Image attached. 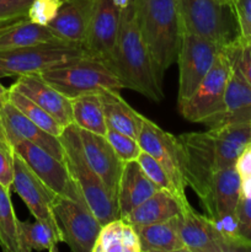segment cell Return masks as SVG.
Here are the masks:
<instances>
[{
  "label": "cell",
  "instance_id": "cell-1",
  "mask_svg": "<svg viewBox=\"0 0 251 252\" xmlns=\"http://www.w3.org/2000/svg\"><path fill=\"white\" fill-rule=\"evenodd\" d=\"M176 142L185 182L201 201L214 174L235 166L251 148V122L226 123L206 132L182 133Z\"/></svg>",
  "mask_w": 251,
  "mask_h": 252
},
{
  "label": "cell",
  "instance_id": "cell-2",
  "mask_svg": "<svg viewBox=\"0 0 251 252\" xmlns=\"http://www.w3.org/2000/svg\"><path fill=\"white\" fill-rule=\"evenodd\" d=\"M106 65L115 73L123 89L137 91L155 102L164 98L162 86L155 76L150 54L138 26L133 2L121 11L117 41Z\"/></svg>",
  "mask_w": 251,
  "mask_h": 252
},
{
  "label": "cell",
  "instance_id": "cell-3",
  "mask_svg": "<svg viewBox=\"0 0 251 252\" xmlns=\"http://www.w3.org/2000/svg\"><path fill=\"white\" fill-rule=\"evenodd\" d=\"M138 26L162 86L167 69L177 62L184 32L177 0H132Z\"/></svg>",
  "mask_w": 251,
  "mask_h": 252
},
{
  "label": "cell",
  "instance_id": "cell-4",
  "mask_svg": "<svg viewBox=\"0 0 251 252\" xmlns=\"http://www.w3.org/2000/svg\"><path fill=\"white\" fill-rule=\"evenodd\" d=\"M64 149V162L75 181L86 204L101 225L120 218L117 197L107 189L101 177L89 165L79 137L78 127L70 125L59 137Z\"/></svg>",
  "mask_w": 251,
  "mask_h": 252
},
{
  "label": "cell",
  "instance_id": "cell-5",
  "mask_svg": "<svg viewBox=\"0 0 251 252\" xmlns=\"http://www.w3.org/2000/svg\"><path fill=\"white\" fill-rule=\"evenodd\" d=\"M184 33L204 37L220 46L240 43L235 10L220 0H177Z\"/></svg>",
  "mask_w": 251,
  "mask_h": 252
},
{
  "label": "cell",
  "instance_id": "cell-6",
  "mask_svg": "<svg viewBox=\"0 0 251 252\" xmlns=\"http://www.w3.org/2000/svg\"><path fill=\"white\" fill-rule=\"evenodd\" d=\"M42 78L66 97L101 90L121 91L123 85L103 62L94 57H83L52 66L39 73Z\"/></svg>",
  "mask_w": 251,
  "mask_h": 252
},
{
  "label": "cell",
  "instance_id": "cell-7",
  "mask_svg": "<svg viewBox=\"0 0 251 252\" xmlns=\"http://www.w3.org/2000/svg\"><path fill=\"white\" fill-rule=\"evenodd\" d=\"M91 57L81 44L71 42L41 43L0 51V78L42 73L74 59Z\"/></svg>",
  "mask_w": 251,
  "mask_h": 252
},
{
  "label": "cell",
  "instance_id": "cell-8",
  "mask_svg": "<svg viewBox=\"0 0 251 252\" xmlns=\"http://www.w3.org/2000/svg\"><path fill=\"white\" fill-rule=\"evenodd\" d=\"M236 44L225 46L220 49L213 66L204 76L193 95L179 107L182 117L187 121L204 125L223 112L224 95Z\"/></svg>",
  "mask_w": 251,
  "mask_h": 252
},
{
  "label": "cell",
  "instance_id": "cell-9",
  "mask_svg": "<svg viewBox=\"0 0 251 252\" xmlns=\"http://www.w3.org/2000/svg\"><path fill=\"white\" fill-rule=\"evenodd\" d=\"M241 196L243 177L235 165L214 174L206 196L199 201L206 216L235 243V214Z\"/></svg>",
  "mask_w": 251,
  "mask_h": 252
},
{
  "label": "cell",
  "instance_id": "cell-10",
  "mask_svg": "<svg viewBox=\"0 0 251 252\" xmlns=\"http://www.w3.org/2000/svg\"><path fill=\"white\" fill-rule=\"evenodd\" d=\"M223 47L204 37L184 33L177 57L180 75L177 95L179 107L193 95L204 76L213 66Z\"/></svg>",
  "mask_w": 251,
  "mask_h": 252
},
{
  "label": "cell",
  "instance_id": "cell-11",
  "mask_svg": "<svg viewBox=\"0 0 251 252\" xmlns=\"http://www.w3.org/2000/svg\"><path fill=\"white\" fill-rule=\"evenodd\" d=\"M52 208L63 243L74 252H93L102 225L86 202L56 194Z\"/></svg>",
  "mask_w": 251,
  "mask_h": 252
},
{
  "label": "cell",
  "instance_id": "cell-12",
  "mask_svg": "<svg viewBox=\"0 0 251 252\" xmlns=\"http://www.w3.org/2000/svg\"><path fill=\"white\" fill-rule=\"evenodd\" d=\"M11 147L15 154L26 162L27 166L51 191L58 196L85 202L75 181L69 174L65 162L29 140H17L12 143Z\"/></svg>",
  "mask_w": 251,
  "mask_h": 252
},
{
  "label": "cell",
  "instance_id": "cell-13",
  "mask_svg": "<svg viewBox=\"0 0 251 252\" xmlns=\"http://www.w3.org/2000/svg\"><path fill=\"white\" fill-rule=\"evenodd\" d=\"M138 143L143 152L148 153L164 167L174 182L180 198L184 202H188L186 196L187 185L182 174L176 137L171 133L165 132L157 123L144 117L138 135Z\"/></svg>",
  "mask_w": 251,
  "mask_h": 252
},
{
  "label": "cell",
  "instance_id": "cell-14",
  "mask_svg": "<svg viewBox=\"0 0 251 252\" xmlns=\"http://www.w3.org/2000/svg\"><path fill=\"white\" fill-rule=\"evenodd\" d=\"M181 238L186 252L243 251L238 243L223 233L207 216L197 213L191 204L182 208Z\"/></svg>",
  "mask_w": 251,
  "mask_h": 252
},
{
  "label": "cell",
  "instance_id": "cell-15",
  "mask_svg": "<svg viewBox=\"0 0 251 252\" xmlns=\"http://www.w3.org/2000/svg\"><path fill=\"white\" fill-rule=\"evenodd\" d=\"M121 11L112 0H94L84 48L98 61L108 63L120 31Z\"/></svg>",
  "mask_w": 251,
  "mask_h": 252
},
{
  "label": "cell",
  "instance_id": "cell-16",
  "mask_svg": "<svg viewBox=\"0 0 251 252\" xmlns=\"http://www.w3.org/2000/svg\"><path fill=\"white\" fill-rule=\"evenodd\" d=\"M12 187L24 201L34 219L48 224L62 238L61 229L53 214V204L56 193L48 189L37 175L30 169L26 162L15 154V169ZM63 243V240H62Z\"/></svg>",
  "mask_w": 251,
  "mask_h": 252
},
{
  "label": "cell",
  "instance_id": "cell-17",
  "mask_svg": "<svg viewBox=\"0 0 251 252\" xmlns=\"http://www.w3.org/2000/svg\"><path fill=\"white\" fill-rule=\"evenodd\" d=\"M0 134L10 144L17 140H29L64 161V149L61 139L34 125L11 102L5 103L0 108Z\"/></svg>",
  "mask_w": 251,
  "mask_h": 252
},
{
  "label": "cell",
  "instance_id": "cell-18",
  "mask_svg": "<svg viewBox=\"0 0 251 252\" xmlns=\"http://www.w3.org/2000/svg\"><path fill=\"white\" fill-rule=\"evenodd\" d=\"M240 43L236 44L234 49L233 64L224 95L223 112L204 123L208 128L218 127L226 123L251 122V85L239 63Z\"/></svg>",
  "mask_w": 251,
  "mask_h": 252
},
{
  "label": "cell",
  "instance_id": "cell-19",
  "mask_svg": "<svg viewBox=\"0 0 251 252\" xmlns=\"http://www.w3.org/2000/svg\"><path fill=\"white\" fill-rule=\"evenodd\" d=\"M10 89L19 91L41 106L64 127L73 125L71 100L47 83L39 73L19 76Z\"/></svg>",
  "mask_w": 251,
  "mask_h": 252
},
{
  "label": "cell",
  "instance_id": "cell-20",
  "mask_svg": "<svg viewBox=\"0 0 251 252\" xmlns=\"http://www.w3.org/2000/svg\"><path fill=\"white\" fill-rule=\"evenodd\" d=\"M84 154L89 165L101 177L107 189L117 197L118 182L125 162L118 158L105 135L78 128Z\"/></svg>",
  "mask_w": 251,
  "mask_h": 252
},
{
  "label": "cell",
  "instance_id": "cell-21",
  "mask_svg": "<svg viewBox=\"0 0 251 252\" xmlns=\"http://www.w3.org/2000/svg\"><path fill=\"white\" fill-rule=\"evenodd\" d=\"M160 189L147 176L137 160L125 162L117 189V204L120 218H125L135 207Z\"/></svg>",
  "mask_w": 251,
  "mask_h": 252
},
{
  "label": "cell",
  "instance_id": "cell-22",
  "mask_svg": "<svg viewBox=\"0 0 251 252\" xmlns=\"http://www.w3.org/2000/svg\"><path fill=\"white\" fill-rule=\"evenodd\" d=\"M94 0H64L48 27L62 39L84 47Z\"/></svg>",
  "mask_w": 251,
  "mask_h": 252
},
{
  "label": "cell",
  "instance_id": "cell-23",
  "mask_svg": "<svg viewBox=\"0 0 251 252\" xmlns=\"http://www.w3.org/2000/svg\"><path fill=\"white\" fill-rule=\"evenodd\" d=\"M179 216L160 223L134 226L140 243V252H186L181 238Z\"/></svg>",
  "mask_w": 251,
  "mask_h": 252
},
{
  "label": "cell",
  "instance_id": "cell-24",
  "mask_svg": "<svg viewBox=\"0 0 251 252\" xmlns=\"http://www.w3.org/2000/svg\"><path fill=\"white\" fill-rule=\"evenodd\" d=\"M68 42L62 39L48 26L34 24L27 17L0 27V51L21 48L41 43Z\"/></svg>",
  "mask_w": 251,
  "mask_h": 252
},
{
  "label": "cell",
  "instance_id": "cell-25",
  "mask_svg": "<svg viewBox=\"0 0 251 252\" xmlns=\"http://www.w3.org/2000/svg\"><path fill=\"white\" fill-rule=\"evenodd\" d=\"M189 206V204H188ZM184 203L166 189H157L153 196L135 207L125 218L133 226L160 223L181 213Z\"/></svg>",
  "mask_w": 251,
  "mask_h": 252
},
{
  "label": "cell",
  "instance_id": "cell-26",
  "mask_svg": "<svg viewBox=\"0 0 251 252\" xmlns=\"http://www.w3.org/2000/svg\"><path fill=\"white\" fill-rule=\"evenodd\" d=\"M98 95L108 127L138 139L144 116L130 107L127 101L120 95V91L101 90Z\"/></svg>",
  "mask_w": 251,
  "mask_h": 252
},
{
  "label": "cell",
  "instance_id": "cell-27",
  "mask_svg": "<svg viewBox=\"0 0 251 252\" xmlns=\"http://www.w3.org/2000/svg\"><path fill=\"white\" fill-rule=\"evenodd\" d=\"M93 252H140L134 226L123 218H116L101 228Z\"/></svg>",
  "mask_w": 251,
  "mask_h": 252
},
{
  "label": "cell",
  "instance_id": "cell-28",
  "mask_svg": "<svg viewBox=\"0 0 251 252\" xmlns=\"http://www.w3.org/2000/svg\"><path fill=\"white\" fill-rule=\"evenodd\" d=\"M70 100L74 125L80 129L106 135L107 123L98 93L84 94Z\"/></svg>",
  "mask_w": 251,
  "mask_h": 252
},
{
  "label": "cell",
  "instance_id": "cell-29",
  "mask_svg": "<svg viewBox=\"0 0 251 252\" xmlns=\"http://www.w3.org/2000/svg\"><path fill=\"white\" fill-rule=\"evenodd\" d=\"M62 238L43 221H17V248L19 252L57 250Z\"/></svg>",
  "mask_w": 251,
  "mask_h": 252
},
{
  "label": "cell",
  "instance_id": "cell-30",
  "mask_svg": "<svg viewBox=\"0 0 251 252\" xmlns=\"http://www.w3.org/2000/svg\"><path fill=\"white\" fill-rule=\"evenodd\" d=\"M9 102H11L12 105L16 108H19L29 120H31L34 125L41 127L42 129L48 132L49 134L59 138L62 135V133H63L64 128H65L63 125H61L53 116L49 115V113L47 112L46 110H43L41 106L34 103L33 101L30 100L29 97L22 95L19 91L10 89Z\"/></svg>",
  "mask_w": 251,
  "mask_h": 252
},
{
  "label": "cell",
  "instance_id": "cell-31",
  "mask_svg": "<svg viewBox=\"0 0 251 252\" xmlns=\"http://www.w3.org/2000/svg\"><path fill=\"white\" fill-rule=\"evenodd\" d=\"M17 219L14 212L10 191L0 185V246L6 252H19L17 248Z\"/></svg>",
  "mask_w": 251,
  "mask_h": 252
},
{
  "label": "cell",
  "instance_id": "cell-32",
  "mask_svg": "<svg viewBox=\"0 0 251 252\" xmlns=\"http://www.w3.org/2000/svg\"><path fill=\"white\" fill-rule=\"evenodd\" d=\"M137 161L138 164L140 165V167L143 169V171L147 174V176L149 177V179L152 180V181L154 182L159 189H166V191L171 192V193L175 194V196H176L177 198L185 204V206H188L189 204L188 202H184L181 198H180L174 182L171 181V179H170V176L167 175V172L165 171L164 167H162L161 165L154 159V158L150 157L148 153L142 152L139 157H138Z\"/></svg>",
  "mask_w": 251,
  "mask_h": 252
},
{
  "label": "cell",
  "instance_id": "cell-33",
  "mask_svg": "<svg viewBox=\"0 0 251 252\" xmlns=\"http://www.w3.org/2000/svg\"><path fill=\"white\" fill-rule=\"evenodd\" d=\"M105 137L123 162L137 160L140 153L143 152L139 143H138V139L125 134V133L120 132L112 127L107 126V132H106Z\"/></svg>",
  "mask_w": 251,
  "mask_h": 252
},
{
  "label": "cell",
  "instance_id": "cell-34",
  "mask_svg": "<svg viewBox=\"0 0 251 252\" xmlns=\"http://www.w3.org/2000/svg\"><path fill=\"white\" fill-rule=\"evenodd\" d=\"M234 236L245 250H251V193H243L239 202Z\"/></svg>",
  "mask_w": 251,
  "mask_h": 252
},
{
  "label": "cell",
  "instance_id": "cell-35",
  "mask_svg": "<svg viewBox=\"0 0 251 252\" xmlns=\"http://www.w3.org/2000/svg\"><path fill=\"white\" fill-rule=\"evenodd\" d=\"M63 2L64 0H32L27 10V19L34 24L48 26L57 16Z\"/></svg>",
  "mask_w": 251,
  "mask_h": 252
},
{
  "label": "cell",
  "instance_id": "cell-36",
  "mask_svg": "<svg viewBox=\"0 0 251 252\" xmlns=\"http://www.w3.org/2000/svg\"><path fill=\"white\" fill-rule=\"evenodd\" d=\"M15 169V152L11 144L0 134V185L9 189L12 187Z\"/></svg>",
  "mask_w": 251,
  "mask_h": 252
},
{
  "label": "cell",
  "instance_id": "cell-37",
  "mask_svg": "<svg viewBox=\"0 0 251 252\" xmlns=\"http://www.w3.org/2000/svg\"><path fill=\"white\" fill-rule=\"evenodd\" d=\"M32 0H0V27L27 17Z\"/></svg>",
  "mask_w": 251,
  "mask_h": 252
},
{
  "label": "cell",
  "instance_id": "cell-38",
  "mask_svg": "<svg viewBox=\"0 0 251 252\" xmlns=\"http://www.w3.org/2000/svg\"><path fill=\"white\" fill-rule=\"evenodd\" d=\"M241 42H251V0H234Z\"/></svg>",
  "mask_w": 251,
  "mask_h": 252
},
{
  "label": "cell",
  "instance_id": "cell-39",
  "mask_svg": "<svg viewBox=\"0 0 251 252\" xmlns=\"http://www.w3.org/2000/svg\"><path fill=\"white\" fill-rule=\"evenodd\" d=\"M239 63L251 85V42H241L239 46Z\"/></svg>",
  "mask_w": 251,
  "mask_h": 252
},
{
  "label": "cell",
  "instance_id": "cell-40",
  "mask_svg": "<svg viewBox=\"0 0 251 252\" xmlns=\"http://www.w3.org/2000/svg\"><path fill=\"white\" fill-rule=\"evenodd\" d=\"M9 94L10 89L5 88L1 84V81H0V108H1L5 103L9 102Z\"/></svg>",
  "mask_w": 251,
  "mask_h": 252
},
{
  "label": "cell",
  "instance_id": "cell-41",
  "mask_svg": "<svg viewBox=\"0 0 251 252\" xmlns=\"http://www.w3.org/2000/svg\"><path fill=\"white\" fill-rule=\"evenodd\" d=\"M113 4L118 7L120 10H125L126 7H128L132 2V0H112Z\"/></svg>",
  "mask_w": 251,
  "mask_h": 252
},
{
  "label": "cell",
  "instance_id": "cell-42",
  "mask_svg": "<svg viewBox=\"0 0 251 252\" xmlns=\"http://www.w3.org/2000/svg\"><path fill=\"white\" fill-rule=\"evenodd\" d=\"M220 1H223V2H225V4L234 6V0H220Z\"/></svg>",
  "mask_w": 251,
  "mask_h": 252
}]
</instances>
